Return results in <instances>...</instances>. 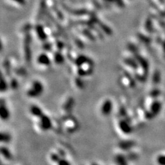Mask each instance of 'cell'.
Returning a JSON list of instances; mask_svg holds the SVG:
<instances>
[{
  "mask_svg": "<svg viewBox=\"0 0 165 165\" xmlns=\"http://www.w3.org/2000/svg\"><path fill=\"white\" fill-rule=\"evenodd\" d=\"M38 127L40 130L46 132L51 128L52 122L48 116L43 114L38 117Z\"/></svg>",
  "mask_w": 165,
  "mask_h": 165,
  "instance_id": "cell-2",
  "label": "cell"
},
{
  "mask_svg": "<svg viewBox=\"0 0 165 165\" xmlns=\"http://www.w3.org/2000/svg\"><path fill=\"white\" fill-rule=\"evenodd\" d=\"M1 143H8L10 141V136L7 133L2 132L1 134Z\"/></svg>",
  "mask_w": 165,
  "mask_h": 165,
  "instance_id": "cell-9",
  "label": "cell"
},
{
  "mask_svg": "<svg viewBox=\"0 0 165 165\" xmlns=\"http://www.w3.org/2000/svg\"><path fill=\"white\" fill-rule=\"evenodd\" d=\"M8 88V85L7 83V82L4 80V77L2 76L1 78V91L3 92L4 91L7 90Z\"/></svg>",
  "mask_w": 165,
  "mask_h": 165,
  "instance_id": "cell-11",
  "label": "cell"
},
{
  "mask_svg": "<svg viewBox=\"0 0 165 165\" xmlns=\"http://www.w3.org/2000/svg\"><path fill=\"white\" fill-rule=\"evenodd\" d=\"M113 108V105L112 101L110 99H106L102 102L100 110H101V113L102 115L107 116L111 113Z\"/></svg>",
  "mask_w": 165,
  "mask_h": 165,
  "instance_id": "cell-3",
  "label": "cell"
},
{
  "mask_svg": "<svg viewBox=\"0 0 165 165\" xmlns=\"http://www.w3.org/2000/svg\"><path fill=\"white\" fill-rule=\"evenodd\" d=\"M0 115H1V118L3 120H7L9 119L10 116V113L7 106L3 103V102L1 101V112H0Z\"/></svg>",
  "mask_w": 165,
  "mask_h": 165,
  "instance_id": "cell-5",
  "label": "cell"
},
{
  "mask_svg": "<svg viewBox=\"0 0 165 165\" xmlns=\"http://www.w3.org/2000/svg\"><path fill=\"white\" fill-rule=\"evenodd\" d=\"M30 113L34 117H37V118L44 114L42 110L37 105L31 106L30 108Z\"/></svg>",
  "mask_w": 165,
  "mask_h": 165,
  "instance_id": "cell-6",
  "label": "cell"
},
{
  "mask_svg": "<svg viewBox=\"0 0 165 165\" xmlns=\"http://www.w3.org/2000/svg\"><path fill=\"white\" fill-rule=\"evenodd\" d=\"M54 60H55V62L58 64H60L62 63V62L64 61V58L62 55L60 53H57L55 55Z\"/></svg>",
  "mask_w": 165,
  "mask_h": 165,
  "instance_id": "cell-10",
  "label": "cell"
},
{
  "mask_svg": "<svg viewBox=\"0 0 165 165\" xmlns=\"http://www.w3.org/2000/svg\"><path fill=\"white\" fill-rule=\"evenodd\" d=\"M37 63L40 66L47 67L51 64V60L50 56L45 53H42L38 55L37 58Z\"/></svg>",
  "mask_w": 165,
  "mask_h": 165,
  "instance_id": "cell-4",
  "label": "cell"
},
{
  "mask_svg": "<svg viewBox=\"0 0 165 165\" xmlns=\"http://www.w3.org/2000/svg\"><path fill=\"white\" fill-rule=\"evenodd\" d=\"M44 90L42 82L38 80L34 81L27 91V96L30 98L39 97Z\"/></svg>",
  "mask_w": 165,
  "mask_h": 165,
  "instance_id": "cell-1",
  "label": "cell"
},
{
  "mask_svg": "<svg viewBox=\"0 0 165 165\" xmlns=\"http://www.w3.org/2000/svg\"><path fill=\"white\" fill-rule=\"evenodd\" d=\"M1 154L2 155L3 157H4V158L7 159V160H10V159L12 158L11 152L6 147H3V146H1Z\"/></svg>",
  "mask_w": 165,
  "mask_h": 165,
  "instance_id": "cell-7",
  "label": "cell"
},
{
  "mask_svg": "<svg viewBox=\"0 0 165 165\" xmlns=\"http://www.w3.org/2000/svg\"><path fill=\"white\" fill-rule=\"evenodd\" d=\"M119 128L124 133H128L130 132V128L128 127V123H127L124 121H121L119 123Z\"/></svg>",
  "mask_w": 165,
  "mask_h": 165,
  "instance_id": "cell-8",
  "label": "cell"
}]
</instances>
